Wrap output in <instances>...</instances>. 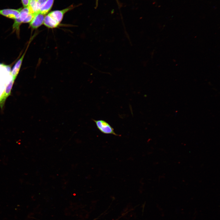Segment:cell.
<instances>
[{
  "label": "cell",
  "mask_w": 220,
  "mask_h": 220,
  "mask_svg": "<svg viewBox=\"0 0 220 220\" xmlns=\"http://www.w3.org/2000/svg\"><path fill=\"white\" fill-rule=\"evenodd\" d=\"M47 0H37V3L39 8L40 7L47 1Z\"/></svg>",
  "instance_id": "11"
},
{
  "label": "cell",
  "mask_w": 220,
  "mask_h": 220,
  "mask_svg": "<svg viewBox=\"0 0 220 220\" xmlns=\"http://www.w3.org/2000/svg\"><path fill=\"white\" fill-rule=\"evenodd\" d=\"M25 52L20 58L17 61L15 64L11 72V74L12 77V79L15 80L19 73L20 70V69L22 61L24 57L25 54Z\"/></svg>",
  "instance_id": "6"
},
{
  "label": "cell",
  "mask_w": 220,
  "mask_h": 220,
  "mask_svg": "<svg viewBox=\"0 0 220 220\" xmlns=\"http://www.w3.org/2000/svg\"><path fill=\"white\" fill-rule=\"evenodd\" d=\"M72 8L71 6L61 10L52 11L45 16L43 24L48 28L57 27L61 21L64 14Z\"/></svg>",
  "instance_id": "1"
},
{
  "label": "cell",
  "mask_w": 220,
  "mask_h": 220,
  "mask_svg": "<svg viewBox=\"0 0 220 220\" xmlns=\"http://www.w3.org/2000/svg\"><path fill=\"white\" fill-rule=\"evenodd\" d=\"M45 15L39 13L36 14L30 22V27L32 29H36L43 24Z\"/></svg>",
  "instance_id": "4"
},
{
  "label": "cell",
  "mask_w": 220,
  "mask_h": 220,
  "mask_svg": "<svg viewBox=\"0 0 220 220\" xmlns=\"http://www.w3.org/2000/svg\"><path fill=\"white\" fill-rule=\"evenodd\" d=\"M35 15L31 13H29L23 23H30L32 20Z\"/></svg>",
  "instance_id": "9"
},
{
  "label": "cell",
  "mask_w": 220,
  "mask_h": 220,
  "mask_svg": "<svg viewBox=\"0 0 220 220\" xmlns=\"http://www.w3.org/2000/svg\"><path fill=\"white\" fill-rule=\"evenodd\" d=\"M93 120L95 122L97 129L103 134H112L116 136H121L116 134L113 128L108 122L103 120Z\"/></svg>",
  "instance_id": "2"
},
{
  "label": "cell",
  "mask_w": 220,
  "mask_h": 220,
  "mask_svg": "<svg viewBox=\"0 0 220 220\" xmlns=\"http://www.w3.org/2000/svg\"><path fill=\"white\" fill-rule=\"evenodd\" d=\"M20 9L21 8L18 9H0V15L15 20L18 17Z\"/></svg>",
  "instance_id": "3"
},
{
  "label": "cell",
  "mask_w": 220,
  "mask_h": 220,
  "mask_svg": "<svg viewBox=\"0 0 220 220\" xmlns=\"http://www.w3.org/2000/svg\"><path fill=\"white\" fill-rule=\"evenodd\" d=\"M30 0H21L22 4L24 7H27L29 3Z\"/></svg>",
  "instance_id": "10"
},
{
  "label": "cell",
  "mask_w": 220,
  "mask_h": 220,
  "mask_svg": "<svg viewBox=\"0 0 220 220\" xmlns=\"http://www.w3.org/2000/svg\"><path fill=\"white\" fill-rule=\"evenodd\" d=\"M15 80L12 79L6 87L0 97V107L2 108L6 98L10 94L11 90Z\"/></svg>",
  "instance_id": "5"
},
{
  "label": "cell",
  "mask_w": 220,
  "mask_h": 220,
  "mask_svg": "<svg viewBox=\"0 0 220 220\" xmlns=\"http://www.w3.org/2000/svg\"><path fill=\"white\" fill-rule=\"evenodd\" d=\"M27 7L31 13L35 15L39 13V9L37 0H30Z\"/></svg>",
  "instance_id": "8"
},
{
  "label": "cell",
  "mask_w": 220,
  "mask_h": 220,
  "mask_svg": "<svg viewBox=\"0 0 220 220\" xmlns=\"http://www.w3.org/2000/svg\"><path fill=\"white\" fill-rule=\"evenodd\" d=\"M54 0H47L40 8L39 13L43 15L46 14L50 10Z\"/></svg>",
  "instance_id": "7"
}]
</instances>
